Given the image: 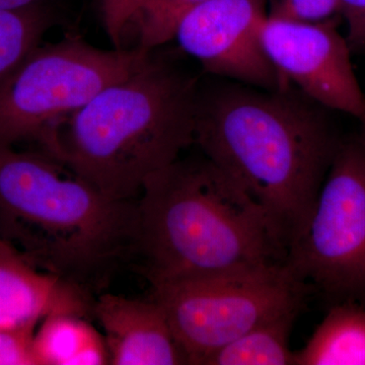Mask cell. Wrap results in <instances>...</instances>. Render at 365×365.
Segmentation results:
<instances>
[{
	"instance_id": "obj_4",
	"label": "cell",
	"mask_w": 365,
	"mask_h": 365,
	"mask_svg": "<svg viewBox=\"0 0 365 365\" xmlns=\"http://www.w3.org/2000/svg\"><path fill=\"white\" fill-rule=\"evenodd\" d=\"M136 200L103 193L45 153L0 145V235L35 267L93 294L135 257Z\"/></svg>"
},
{
	"instance_id": "obj_8",
	"label": "cell",
	"mask_w": 365,
	"mask_h": 365,
	"mask_svg": "<svg viewBox=\"0 0 365 365\" xmlns=\"http://www.w3.org/2000/svg\"><path fill=\"white\" fill-rule=\"evenodd\" d=\"M264 51L281 81V91L299 86L319 106L365 119V95L351 63V49L337 21L322 24L266 19Z\"/></svg>"
},
{
	"instance_id": "obj_23",
	"label": "cell",
	"mask_w": 365,
	"mask_h": 365,
	"mask_svg": "<svg viewBox=\"0 0 365 365\" xmlns=\"http://www.w3.org/2000/svg\"><path fill=\"white\" fill-rule=\"evenodd\" d=\"M11 248H13V247H11L9 242L4 241V240L2 239L1 235H0V254L4 253V252Z\"/></svg>"
},
{
	"instance_id": "obj_19",
	"label": "cell",
	"mask_w": 365,
	"mask_h": 365,
	"mask_svg": "<svg viewBox=\"0 0 365 365\" xmlns=\"http://www.w3.org/2000/svg\"><path fill=\"white\" fill-rule=\"evenodd\" d=\"M139 0H102L106 31L116 49L122 48L127 24L133 21Z\"/></svg>"
},
{
	"instance_id": "obj_3",
	"label": "cell",
	"mask_w": 365,
	"mask_h": 365,
	"mask_svg": "<svg viewBox=\"0 0 365 365\" xmlns=\"http://www.w3.org/2000/svg\"><path fill=\"white\" fill-rule=\"evenodd\" d=\"M136 217L135 257L151 287L287 259L263 209L205 157L153 175Z\"/></svg>"
},
{
	"instance_id": "obj_21",
	"label": "cell",
	"mask_w": 365,
	"mask_h": 365,
	"mask_svg": "<svg viewBox=\"0 0 365 365\" xmlns=\"http://www.w3.org/2000/svg\"><path fill=\"white\" fill-rule=\"evenodd\" d=\"M42 0H0V9H21L40 4Z\"/></svg>"
},
{
	"instance_id": "obj_17",
	"label": "cell",
	"mask_w": 365,
	"mask_h": 365,
	"mask_svg": "<svg viewBox=\"0 0 365 365\" xmlns=\"http://www.w3.org/2000/svg\"><path fill=\"white\" fill-rule=\"evenodd\" d=\"M267 16L297 23L337 21L341 16L339 0H268Z\"/></svg>"
},
{
	"instance_id": "obj_7",
	"label": "cell",
	"mask_w": 365,
	"mask_h": 365,
	"mask_svg": "<svg viewBox=\"0 0 365 365\" xmlns=\"http://www.w3.org/2000/svg\"><path fill=\"white\" fill-rule=\"evenodd\" d=\"M285 262L307 289L365 302V150L357 139L341 141Z\"/></svg>"
},
{
	"instance_id": "obj_14",
	"label": "cell",
	"mask_w": 365,
	"mask_h": 365,
	"mask_svg": "<svg viewBox=\"0 0 365 365\" xmlns=\"http://www.w3.org/2000/svg\"><path fill=\"white\" fill-rule=\"evenodd\" d=\"M299 312H289L255 327L223 346L203 365H294L289 338Z\"/></svg>"
},
{
	"instance_id": "obj_16",
	"label": "cell",
	"mask_w": 365,
	"mask_h": 365,
	"mask_svg": "<svg viewBox=\"0 0 365 365\" xmlns=\"http://www.w3.org/2000/svg\"><path fill=\"white\" fill-rule=\"evenodd\" d=\"M206 0H139L133 20L138 23L139 48H153L175 39L182 20Z\"/></svg>"
},
{
	"instance_id": "obj_15",
	"label": "cell",
	"mask_w": 365,
	"mask_h": 365,
	"mask_svg": "<svg viewBox=\"0 0 365 365\" xmlns=\"http://www.w3.org/2000/svg\"><path fill=\"white\" fill-rule=\"evenodd\" d=\"M53 25V16L42 4L21 9H0V86L40 46Z\"/></svg>"
},
{
	"instance_id": "obj_13",
	"label": "cell",
	"mask_w": 365,
	"mask_h": 365,
	"mask_svg": "<svg viewBox=\"0 0 365 365\" xmlns=\"http://www.w3.org/2000/svg\"><path fill=\"white\" fill-rule=\"evenodd\" d=\"M33 348L38 365L110 364L104 336L73 314L46 318L34 334Z\"/></svg>"
},
{
	"instance_id": "obj_12",
	"label": "cell",
	"mask_w": 365,
	"mask_h": 365,
	"mask_svg": "<svg viewBox=\"0 0 365 365\" xmlns=\"http://www.w3.org/2000/svg\"><path fill=\"white\" fill-rule=\"evenodd\" d=\"M294 365H365V307L337 302L307 344L294 352Z\"/></svg>"
},
{
	"instance_id": "obj_5",
	"label": "cell",
	"mask_w": 365,
	"mask_h": 365,
	"mask_svg": "<svg viewBox=\"0 0 365 365\" xmlns=\"http://www.w3.org/2000/svg\"><path fill=\"white\" fill-rule=\"evenodd\" d=\"M307 288L287 262L153 287L187 364H200L264 322L299 312Z\"/></svg>"
},
{
	"instance_id": "obj_1",
	"label": "cell",
	"mask_w": 365,
	"mask_h": 365,
	"mask_svg": "<svg viewBox=\"0 0 365 365\" xmlns=\"http://www.w3.org/2000/svg\"><path fill=\"white\" fill-rule=\"evenodd\" d=\"M341 141L325 113L292 97L242 86L202 95L195 143L263 209L288 244L306 220Z\"/></svg>"
},
{
	"instance_id": "obj_18",
	"label": "cell",
	"mask_w": 365,
	"mask_h": 365,
	"mask_svg": "<svg viewBox=\"0 0 365 365\" xmlns=\"http://www.w3.org/2000/svg\"><path fill=\"white\" fill-rule=\"evenodd\" d=\"M35 332L0 330V365H38L33 348Z\"/></svg>"
},
{
	"instance_id": "obj_2",
	"label": "cell",
	"mask_w": 365,
	"mask_h": 365,
	"mask_svg": "<svg viewBox=\"0 0 365 365\" xmlns=\"http://www.w3.org/2000/svg\"><path fill=\"white\" fill-rule=\"evenodd\" d=\"M195 78L151 56L78 111L46 129L43 153L119 200L135 201L153 175L195 143Z\"/></svg>"
},
{
	"instance_id": "obj_9",
	"label": "cell",
	"mask_w": 365,
	"mask_h": 365,
	"mask_svg": "<svg viewBox=\"0 0 365 365\" xmlns=\"http://www.w3.org/2000/svg\"><path fill=\"white\" fill-rule=\"evenodd\" d=\"M267 4L268 0H206L182 20L175 39L210 73L281 91L261 41Z\"/></svg>"
},
{
	"instance_id": "obj_20",
	"label": "cell",
	"mask_w": 365,
	"mask_h": 365,
	"mask_svg": "<svg viewBox=\"0 0 365 365\" xmlns=\"http://www.w3.org/2000/svg\"><path fill=\"white\" fill-rule=\"evenodd\" d=\"M341 18L347 25L345 36L352 52L365 53V0H339Z\"/></svg>"
},
{
	"instance_id": "obj_11",
	"label": "cell",
	"mask_w": 365,
	"mask_h": 365,
	"mask_svg": "<svg viewBox=\"0 0 365 365\" xmlns=\"http://www.w3.org/2000/svg\"><path fill=\"white\" fill-rule=\"evenodd\" d=\"M90 292L29 263L14 248L0 254V330L35 332L55 314L93 317Z\"/></svg>"
},
{
	"instance_id": "obj_10",
	"label": "cell",
	"mask_w": 365,
	"mask_h": 365,
	"mask_svg": "<svg viewBox=\"0 0 365 365\" xmlns=\"http://www.w3.org/2000/svg\"><path fill=\"white\" fill-rule=\"evenodd\" d=\"M93 317L104 331L110 364H187L165 311L153 297L104 294L95 299Z\"/></svg>"
},
{
	"instance_id": "obj_22",
	"label": "cell",
	"mask_w": 365,
	"mask_h": 365,
	"mask_svg": "<svg viewBox=\"0 0 365 365\" xmlns=\"http://www.w3.org/2000/svg\"><path fill=\"white\" fill-rule=\"evenodd\" d=\"M361 124V128H360L359 136L357 137V140L359 141V143L361 144L362 148L365 150V119L364 121L360 122Z\"/></svg>"
},
{
	"instance_id": "obj_6",
	"label": "cell",
	"mask_w": 365,
	"mask_h": 365,
	"mask_svg": "<svg viewBox=\"0 0 365 365\" xmlns=\"http://www.w3.org/2000/svg\"><path fill=\"white\" fill-rule=\"evenodd\" d=\"M150 52L100 49L78 36L38 46L0 86V145L39 140L107 86L130 76Z\"/></svg>"
}]
</instances>
